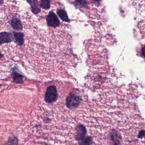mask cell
Segmentation results:
<instances>
[{
	"instance_id": "obj_1",
	"label": "cell",
	"mask_w": 145,
	"mask_h": 145,
	"mask_svg": "<svg viewBox=\"0 0 145 145\" xmlns=\"http://www.w3.org/2000/svg\"><path fill=\"white\" fill-rule=\"evenodd\" d=\"M82 101V99L79 95L75 92H71L66 99V106L69 109H75L80 105Z\"/></svg>"
},
{
	"instance_id": "obj_2",
	"label": "cell",
	"mask_w": 145,
	"mask_h": 145,
	"mask_svg": "<svg viewBox=\"0 0 145 145\" xmlns=\"http://www.w3.org/2000/svg\"><path fill=\"white\" fill-rule=\"evenodd\" d=\"M58 98V92L55 86L52 85L48 87L45 93L44 100L47 104H52L55 102Z\"/></svg>"
},
{
	"instance_id": "obj_3",
	"label": "cell",
	"mask_w": 145,
	"mask_h": 145,
	"mask_svg": "<svg viewBox=\"0 0 145 145\" xmlns=\"http://www.w3.org/2000/svg\"><path fill=\"white\" fill-rule=\"evenodd\" d=\"M46 24L49 27H56L60 24V21L56 14L50 11L46 16Z\"/></svg>"
},
{
	"instance_id": "obj_4",
	"label": "cell",
	"mask_w": 145,
	"mask_h": 145,
	"mask_svg": "<svg viewBox=\"0 0 145 145\" xmlns=\"http://www.w3.org/2000/svg\"><path fill=\"white\" fill-rule=\"evenodd\" d=\"M76 134L75 136V139L77 142H79L83 139L87 134V129L86 127L82 123H79L77 125L75 128Z\"/></svg>"
},
{
	"instance_id": "obj_5",
	"label": "cell",
	"mask_w": 145,
	"mask_h": 145,
	"mask_svg": "<svg viewBox=\"0 0 145 145\" xmlns=\"http://www.w3.org/2000/svg\"><path fill=\"white\" fill-rule=\"evenodd\" d=\"M14 41V36L9 32H3L0 33V45L5 43H9Z\"/></svg>"
},
{
	"instance_id": "obj_6",
	"label": "cell",
	"mask_w": 145,
	"mask_h": 145,
	"mask_svg": "<svg viewBox=\"0 0 145 145\" xmlns=\"http://www.w3.org/2000/svg\"><path fill=\"white\" fill-rule=\"evenodd\" d=\"M24 76L22 74L19 72L18 70H16V67H15L11 72V78L13 79V81L14 83L17 84H21L23 83V77Z\"/></svg>"
},
{
	"instance_id": "obj_7",
	"label": "cell",
	"mask_w": 145,
	"mask_h": 145,
	"mask_svg": "<svg viewBox=\"0 0 145 145\" xmlns=\"http://www.w3.org/2000/svg\"><path fill=\"white\" fill-rule=\"evenodd\" d=\"M14 41V42L19 46L23 45L24 40V34L22 32H13Z\"/></svg>"
},
{
	"instance_id": "obj_8",
	"label": "cell",
	"mask_w": 145,
	"mask_h": 145,
	"mask_svg": "<svg viewBox=\"0 0 145 145\" xmlns=\"http://www.w3.org/2000/svg\"><path fill=\"white\" fill-rule=\"evenodd\" d=\"M11 25L15 30H22L23 26L20 20L18 18H13L11 20Z\"/></svg>"
},
{
	"instance_id": "obj_9",
	"label": "cell",
	"mask_w": 145,
	"mask_h": 145,
	"mask_svg": "<svg viewBox=\"0 0 145 145\" xmlns=\"http://www.w3.org/2000/svg\"><path fill=\"white\" fill-rule=\"evenodd\" d=\"M27 1L30 5L31 11L33 14H36L40 12L37 0H27Z\"/></svg>"
},
{
	"instance_id": "obj_10",
	"label": "cell",
	"mask_w": 145,
	"mask_h": 145,
	"mask_svg": "<svg viewBox=\"0 0 145 145\" xmlns=\"http://www.w3.org/2000/svg\"><path fill=\"white\" fill-rule=\"evenodd\" d=\"M57 15L59 16V17L64 22H69L70 21V19H69L67 14L66 11L63 9H58L57 11Z\"/></svg>"
},
{
	"instance_id": "obj_11",
	"label": "cell",
	"mask_w": 145,
	"mask_h": 145,
	"mask_svg": "<svg viewBox=\"0 0 145 145\" xmlns=\"http://www.w3.org/2000/svg\"><path fill=\"white\" fill-rule=\"evenodd\" d=\"M110 138L114 142V144H119V143L120 142L121 137H120L118 132L114 130H112L110 133Z\"/></svg>"
},
{
	"instance_id": "obj_12",
	"label": "cell",
	"mask_w": 145,
	"mask_h": 145,
	"mask_svg": "<svg viewBox=\"0 0 145 145\" xmlns=\"http://www.w3.org/2000/svg\"><path fill=\"white\" fill-rule=\"evenodd\" d=\"M18 139L15 135L10 137L4 145H18Z\"/></svg>"
},
{
	"instance_id": "obj_13",
	"label": "cell",
	"mask_w": 145,
	"mask_h": 145,
	"mask_svg": "<svg viewBox=\"0 0 145 145\" xmlns=\"http://www.w3.org/2000/svg\"><path fill=\"white\" fill-rule=\"evenodd\" d=\"M79 145H91L92 143V138L91 137H85L82 140L78 142Z\"/></svg>"
},
{
	"instance_id": "obj_14",
	"label": "cell",
	"mask_w": 145,
	"mask_h": 145,
	"mask_svg": "<svg viewBox=\"0 0 145 145\" xmlns=\"http://www.w3.org/2000/svg\"><path fill=\"white\" fill-rule=\"evenodd\" d=\"M74 5L76 7L80 8H86L87 6V3L86 0H75Z\"/></svg>"
},
{
	"instance_id": "obj_15",
	"label": "cell",
	"mask_w": 145,
	"mask_h": 145,
	"mask_svg": "<svg viewBox=\"0 0 145 145\" xmlns=\"http://www.w3.org/2000/svg\"><path fill=\"white\" fill-rule=\"evenodd\" d=\"M40 6L41 8L45 10L49 9L50 7V0H41Z\"/></svg>"
},
{
	"instance_id": "obj_16",
	"label": "cell",
	"mask_w": 145,
	"mask_h": 145,
	"mask_svg": "<svg viewBox=\"0 0 145 145\" xmlns=\"http://www.w3.org/2000/svg\"><path fill=\"white\" fill-rule=\"evenodd\" d=\"M138 138L139 139H142L143 138H145V130H142L139 131L138 135Z\"/></svg>"
},
{
	"instance_id": "obj_17",
	"label": "cell",
	"mask_w": 145,
	"mask_h": 145,
	"mask_svg": "<svg viewBox=\"0 0 145 145\" xmlns=\"http://www.w3.org/2000/svg\"><path fill=\"white\" fill-rule=\"evenodd\" d=\"M141 53H142V56L144 58H145V46H144L142 48V50H141Z\"/></svg>"
},
{
	"instance_id": "obj_18",
	"label": "cell",
	"mask_w": 145,
	"mask_h": 145,
	"mask_svg": "<svg viewBox=\"0 0 145 145\" xmlns=\"http://www.w3.org/2000/svg\"><path fill=\"white\" fill-rule=\"evenodd\" d=\"M3 0H0V5L3 3Z\"/></svg>"
},
{
	"instance_id": "obj_19",
	"label": "cell",
	"mask_w": 145,
	"mask_h": 145,
	"mask_svg": "<svg viewBox=\"0 0 145 145\" xmlns=\"http://www.w3.org/2000/svg\"><path fill=\"white\" fill-rule=\"evenodd\" d=\"M95 1L96 2H100L101 0H95Z\"/></svg>"
},
{
	"instance_id": "obj_20",
	"label": "cell",
	"mask_w": 145,
	"mask_h": 145,
	"mask_svg": "<svg viewBox=\"0 0 145 145\" xmlns=\"http://www.w3.org/2000/svg\"><path fill=\"white\" fill-rule=\"evenodd\" d=\"M2 57H3V55L1 54V52H0V58H1Z\"/></svg>"
},
{
	"instance_id": "obj_21",
	"label": "cell",
	"mask_w": 145,
	"mask_h": 145,
	"mask_svg": "<svg viewBox=\"0 0 145 145\" xmlns=\"http://www.w3.org/2000/svg\"><path fill=\"white\" fill-rule=\"evenodd\" d=\"M114 145H119V144H114Z\"/></svg>"
}]
</instances>
